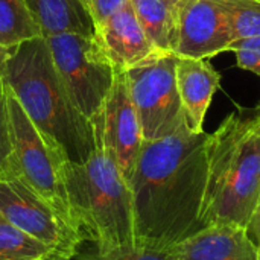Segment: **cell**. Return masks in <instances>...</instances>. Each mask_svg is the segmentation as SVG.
Masks as SVG:
<instances>
[{
  "label": "cell",
  "instance_id": "1",
  "mask_svg": "<svg viewBox=\"0 0 260 260\" xmlns=\"http://www.w3.org/2000/svg\"><path fill=\"white\" fill-rule=\"evenodd\" d=\"M207 145L209 134L187 123L166 137L143 140L129 180L137 245L172 250L203 230Z\"/></svg>",
  "mask_w": 260,
  "mask_h": 260
},
{
  "label": "cell",
  "instance_id": "2",
  "mask_svg": "<svg viewBox=\"0 0 260 260\" xmlns=\"http://www.w3.org/2000/svg\"><path fill=\"white\" fill-rule=\"evenodd\" d=\"M259 206L260 108L238 110L209 134L200 222L248 229Z\"/></svg>",
  "mask_w": 260,
  "mask_h": 260
},
{
  "label": "cell",
  "instance_id": "3",
  "mask_svg": "<svg viewBox=\"0 0 260 260\" xmlns=\"http://www.w3.org/2000/svg\"><path fill=\"white\" fill-rule=\"evenodd\" d=\"M2 78L29 119L72 163L87 161L96 149L93 125L62 84L46 38L21 43L6 62Z\"/></svg>",
  "mask_w": 260,
  "mask_h": 260
},
{
  "label": "cell",
  "instance_id": "4",
  "mask_svg": "<svg viewBox=\"0 0 260 260\" xmlns=\"http://www.w3.org/2000/svg\"><path fill=\"white\" fill-rule=\"evenodd\" d=\"M64 186L72 216L99 251L137 245L129 183L99 146L84 163L66 165Z\"/></svg>",
  "mask_w": 260,
  "mask_h": 260
},
{
  "label": "cell",
  "instance_id": "5",
  "mask_svg": "<svg viewBox=\"0 0 260 260\" xmlns=\"http://www.w3.org/2000/svg\"><path fill=\"white\" fill-rule=\"evenodd\" d=\"M6 96L18 178L41 195L62 216L78 225L72 216L64 186V171L70 160L64 151L29 119L8 85Z\"/></svg>",
  "mask_w": 260,
  "mask_h": 260
},
{
  "label": "cell",
  "instance_id": "6",
  "mask_svg": "<svg viewBox=\"0 0 260 260\" xmlns=\"http://www.w3.org/2000/svg\"><path fill=\"white\" fill-rule=\"evenodd\" d=\"M46 43L73 102L93 120L114 82L117 69L94 35L58 34L47 37Z\"/></svg>",
  "mask_w": 260,
  "mask_h": 260
},
{
  "label": "cell",
  "instance_id": "7",
  "mask_svg": "<svg viewBox=\"0 0 260 260\" xmlns=\"http://www.w3.org/2000/svg\"><path fill=\"white\" fill-rule=\"evenodd\" d=\"M177 55L158 52L125 72L143 140H157L186 123L175 78Z\"/></svg>",
  "mask_w": 260,
  "mask_h": 260
},
{
  "label": "cell",
  "instance_id": "8",
  "mask_svg": "<svg viewBox=\"0 0 260 260\" xmlns=\"http://www.w3.org/2000/svg\"><path fill=\"white\" fill-rule=\"evenodd\" d=\"M0 215L27 236L67 260L84 244V235L21 178H0Z\"/></svg>",
  "mask_w": 260,
  "mask_h": 260
},
{
  "label": "cell",
  "instance_id": "9",
  "mask_svg": "<svg viewBox=\"0 0 260 260\" xmlns=\"http://www.w3.org/2000/svg\"><path fill=\"white\" fill-rule=\"evenodd\" d=\"M91 125L96 146L102 148L116 161L129 183L143 143V134L123 70L117 69L114 82Z\"/></svg>",
  "mask_w": 260,
  "mask_h": 260
},
{
  "label": "cell",
  "instance_id": "10",
  "mask_svg": "<svg viewBox=\"0 0 260 260\" xmlns=\"http://www.w3.org/2000/svg\"><path fill=\"white\" fill-rule=\"evenodd\" d=\"M233 30L221 0H180L174 53L186 58L216 56L230 50Z\"/></svg>",
  "mask_w": 260,
  "mask_h": 260
},
{
  "label": "cell",
  "instance_id": "11",
  "mask_svg": "<svg viewBox=\"0 0 260 260\" xmlns=\"http://www.w3.org/2000/svg\"><path fill=\"white\" fill-rule=\"evenodd\" d=\"M94 37L114 67L120 70L134 67L160 52L137 20L129 0L94 26Z\"/></svg>",
  "mask_w": 260,
  "mask_h": 260
},
{
  "label": "cell",
  "instance_id": "12",
  "mask_svg": "<svg viewBox=\"0 0 260 260\" xmlns=\"http://www.w3.org/2000/svg\"><path fill=\"white\" fill-rule=\"evenodd\" d=\"M174 250L178 260H260L248 230L230 224L204 227Z\"/></svg>",
  "mask_w": 260,
  "mask_h": 260
},
{
  "label": "cell",
  "instance_id": "13",
  "mask_svg": "<svg viewBox=\"0 0 260 260\" xmlns=\"http://www.w3.org/2000/svg\"><path fill=\"white\" fill-rule=\"evenodd\" d=\"M175 78L187 126L195 133L204 131V119L221 85V73L207 58L177 56Z\"/></svg>",
  "mask_w": 260,
  "mask_h": 260
},
{
  "label": "cell",
  "instance_id": "14",
  "mask_svg": "<svg viewBox=\"0 0 260 260\" xmlns=\"http://www.w3.org/2000/svg\"><path fill=\"white\" fill-rule=\"evenodd\" d=\"M43 38L58 34L94 35V23L84 0H24Z\"/></svg>",
  "mask_w": 260,
  "mask_h": 260
},
{
  "label": "cell",
  "instance_id": "15",
  "mask_svg": "<svg viewBox=\"0 0 260 260\" xmlns=\"http://www.w3.org/2000/svg\"><path fill=\"white\" fill-rule=\"evenodd\" d=\"M180 0H129L137 20L160 52L174 53Z\"/></svg>",
  "mask_w": 260,
  "mask_h": 260
},
{
  "label": "cell",
  "instance_id": "16",
  "mask_svg": "<svg viewBox=\"0 0 260 260\" xmlns=\"http://www.w3.org/2000/svg\"><path fill=\"white\" fill-rule=\"evenodd\" d=\"M41 37V29L24 0H0V43L17 47Z\"/></svg>",
  "mask_w": 260,
  "mask_h": 260
},
{
  "label": "cell",
  "instance_id": "17",
  "mask_svg": "<svg viewBox=\"0 0 260 260\" xmlns=\"http://www.w3.org/2000/svg\"><path fill=\"white\" fill-rule=\"evenodd\" d=\"M0 260H62L50 247L0 221Z\"/></svg>",
  "mask_w": 260,
  "mask_h": 260
},
{
  "label": "cell",
  "instance_id": "18",
  "mask_svg": "<svg viewBox=\"0 0 260 260\" xmlns=\"http://www.w3.org/2000/svg\"><path fill=\"white\" fill-rule=\"evenodd\" d=\"M67 260H178L175 250H155L143 245L111 248L99 251L96 247H79Z\"/></svg>",
  "mask_w": 260,
  "mask_h": 260
},
{
  "label": "cell",
  "instance_id": "19",
  "mask_svg": "<svg viewBox=\"0 0 260 260\" xmlns=\"http://www.w3.org/2000/svg\"><path fill=\"white\" fill-rule=\"evenodd\" d=\"M235 40L260 37V0H221Z\"/></svg>",
  "mask_w": 260,
  "mask_h": 260
},
{
  "label": "cell",
  "instance_id": "20",
  "mask_svg": "<svg viewBox=\"0 0 260 260\" xmlns=\"http://www.w3.org/2000/svg\"><path fill=\"white\" fill-rule=\"evenodd\" d=\"M14 177H18V169L14 155L6 84L0 76V178H14Z\"/></svg>",
  "mask_w": 260,
  "mask_h": 260
},
{
  "label": "cell",
  "instance_id": "21",
  "mask_svg": "<svg viewBox=\"0 0 260 260\" xmlns=\"http://www.w3.org/2000/svg\"><path fill=\"white\" fill-rule=\"evenodd\" d=\"M126 3L128 0H85L87 9L93 18L94 26L117 12Z\"/></svg>",
  "mask_w": 260,
  "mask_h": 260
},
{
  "label": "cell",
  "instance_id": "22",
  "mask_svg": "<svg viewBox=\"0 0 260 260\" xmlns=\"http://www.w3.org/2000/svg\"><path fill=\"white\" fill-rule=\"evenodd\" d=\"M236 56V64L241 69H245L260 78V55L248 50V49H233L232 50Z\"/></svg>",
  "mask_w": 260,
  "mask_h": 260
},
{
  "label": "cell",
  "instance_id": "23",
  "mask_svg": "<svg viewBox=\"0 0 260 260\" xmlns=\"http://www.w3.org/2000/svg\"><path fill=\"white\" fill-rule=\"evenodd\" d=\"M233 49H248L253 50L260 55V37H251V38H239V40H233V43L230 44V50Z\"/></svg>",
  "mask_w": 260,
  "mask_h": 260
},
{
  "label": "cell",
  "instance_id": "24",
  "mask_svg": "<svg viewBox=\"0 0 260 260\" xmlns=\"http://www.w3.org/2000/svg\"><path fill=\"white\" fill-rule=\"evenodd\" d=\"M247 230H248V235L251 236V239L256 242L260 253V206L259 209H257V212H256V215L253 216V219H251V222H250Z\"/></svg>",
  "mask_w": 260,
  "mask_h": 260
},
{
  "label": "cell",
  "instance_id": "25",
  "mask_svg": "<svg viewBox=\"0 0 260 260\" xmlns=\"http://www.w3.org/2000/svg\"><path fill=\"white\" fill-rule=\"evenodd\" d=\"M18 47V46H17ZM17 47H9V46H5L3 43H0V76H2V72L6 66V62L9 61V58L15 53Z\"/></svg>",
  "mask_w": 260,
  "mask_h": 260
},
{
  "label": "cell",
  "instance_id": "26",
  "mask_svg": "<svg viewBox=\"0 0 260 260\" xmlns=\"http://www.w3.org/2000/svg\"><path fill=\"white\" fill-rule=\"evenodd\" d=\"M0 221H3V218H2V215H0Z\"/></svg>",
  "mask_w": 260,
  "mask_h": 260
},
{
  "label": "cell",
  "instance_id": "27",
  "mask_svg": "<svg viewBox=\"0 0 260 260\" xmlns=\"http://www.w3.org/2000/svg\"><path fill=\"white\" fill-rule=\"evenodd\" d=\"M84 3H85V0H84Z\"/></svg>",
  "mask_w": 260,
  "mask_h": 260
}]
</instances>
